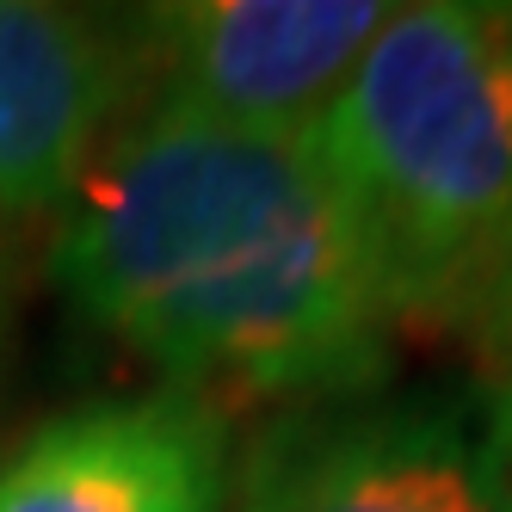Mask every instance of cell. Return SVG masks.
<instances>
[{"mask_svg": "<svg viewBox=\"0 0 512 512\" xmlns=\"http://www.w3.org/2000/svg\"><path fill=\"white\" fill-rule=\"evenodd\" d=\"M56 278L204 408L346 395L401 321L309 136L179 105H149L93 155L62 204Z\"/></svg>", "mask_w": 512, "mask_h": 512, "instance_id": "1", "label": "cell"}, {"mask_svg": "<svg viewBox=\"0 0 512 512\" xmlns=\"http://www.w3.org/2000/svg\"><path fill=\"white\" fill-rule=\"evenodd\" d=\"M223 432L198 395L99 401L0 463V512H223Z\"/></svg>", "mask_w": 512, "mask_h": 512, "instance_id": "6", "label": "cell"}, {"mask_svg": "<svg viewBox=\"0 0 512 512\" xmlns=\"http://www.w3.org/2000/svg\"><path fill=\"white\" fill-rule=\"evenodd\" d=\"M395 7L377 0H192L136 13L155 105L235 130L303 136Z\"/></svg>", "mask_w": 512, "mask_h": 512, "instance_id": "3", "label": "cell"}, {"mask_svg": "<svg viewBox=\"0 0 512 512\" xmlns=\"http://www.w3.org/2000/svg\"><path fill=\"white\" fill-rule=\"evenodd\" d=\"M401 321L463 309L512 260V7H395L303 130Z\"/></svg>", "mask_w": 512, "mask_h": 512, "instance_id": "2", "label": "cell"}, {"mask_svg": "<svg viewBox=\"0 0 512 512\" xmlns=\"http://www.w3.org/2000/svg\"><path fill=\"white\" fill-rule=\"evenodd\" d=\"M463 327L475 334V346L488 352V364L512 383V260L494 272V284L463 309Z\"/></svg>", "mask_w": 512, "mask_h": 512, "instance_id": "7", "label": "cell"}, {"mask_svg": "<svg viewBox=\"0 0 512 512\" xmlns=\"http://www.w3.org/2000/svg\"><path fill=\"white\" fill-rule=\"evenodd\" d=\"M0 315H7V278H0Z\"/></svg>", "mask_w": 512, "mask_h": 512, "instance_id": "9", "label": "cell"}, {"mask_svg": "<svg viewBox=\"0 0 512 512\" xmlns=\"http://www.w3.org/2000/svg\"><path fill=\"white\" fill-rule=\"evenodd\" d=\"M241 512H512L506 463L432 401L297 414L247 457Z\"/></svg>", "mask_w": 512, "mask_h": 512, "instance_id": "4", "label": "cell"}, {"mask_svg": "<svg viewBox=\"0 0 512 512\" xmlns=\"http://www.w3.org/2000/svg\"><path fill=\"white\" fill-rule=\"evenodd\" d=\"M136 81V19L0 0V216L62 210Z\"/></svg>", "mask_w": 512, "mask_h": 512, "instance_id": "5", "label": "cell"}, {"mask_svg": "<svg viewBox=\"0 0 512 512\" xmlns=\"http://www.w3.org/2000/svg\"><path fill=\"white\" fill-rule=\"evenodd\" d=\"M494 451L506 463V482H512V383H506V401H500V426H494Z\"/></svg>", "mask_w": 512, "mask_h": 512, "instance_id": "8", "label": "cell"}]
</instances>
